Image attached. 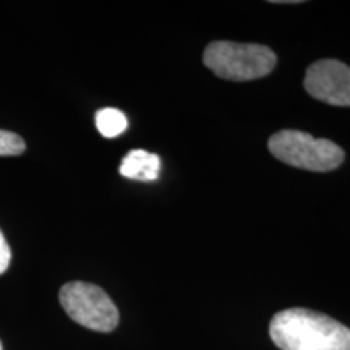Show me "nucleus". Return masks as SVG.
<instances>
[{
  "instance_id": "obj_1",
  "label": "nucleus",
  "mask_w": 350,
  "mask_h": 350,
  "mask_svg": "<svg viewBox=\"0 0 350 350\" xmlns=\"http://www.w3.org/2000/svg\"><path fill=\"white\" fill-rule=\"evenodd\" d=\"M269 336L281 350H350L347 326L306 308H288L275 314Z\"/></svg>"
},
{
  "instance_id": "obj_2",
  "label": "nucleus",
  "mask_w": 350,
  "mask_h": 350,
  "mask_svg": "<svg viewBox=\"0 0 350 350\" xmlns=\"http://www.w3.org/2000/svg\"><path fill=\"white\" fill-rule=\"evenodd\" d=\"M204 65L214 75L230 81H250L269 75L278 57L261 44L214 41L203 55Z\"/></svg>"
},
{
  "instance_id": "obj_3",
  "label": "nucleus",
  "mask_w": 350,
  "mask_h": 350,
  "mask_svg": "<svg viewBox=\"0 0 350 350\" xmlns=\"http://www.w3.org/2000/svg\"><path fill=\"white\" fill-rule=\"evenodd\" d=\"M268 148L281 163L313 172H329L344 163L342 148L300 130L278 131L269 138Z\"/></svg>"
},
{
  "instance_id": "obj_4",
  "label": "nucleus",
  "mask_w": 350,
  "mask_h": 350,
  "mask_svg": "<svg viewBox=\"0 0 350 350\" xmlns=\"http://www.w3.org/2000/svg\"><path fill=\"white\" fill-rule=\"evenodd\" d=\"M60 305L73 321L91 331L111 332L119 325V310L103 288L90 282H68L60 288Z\"/></svg>"
},
{
  "instance_id": "obj_5",
  "label": "nucleus",
  "mask_w": 350,
  "mask_h": 350,
  "mask_svg": "<svg viewBox=\"0 0 350 350\" xmlns=\"http://www.w3.org/2000/svg\"><path fill=\"white\" fill-rule=\"evenodd\" d=\"M304 86L312 98L350 107V67L334 59L318 60L306 70Z\"/></svg>"
},
{
  "instance_id": "obj_6",
  "label": "nucleus",
  "mask_w": 350,
  "mask_h": 350,
  "mask_svg": "<svg viewBox=\"0 0 350 350\" xmlns=\"http://www.w3.org/2000/svg\"><path fill=\"white\" fill-rule=\"evenodd\" d=\"M161 159L157 154L148 152L144 150H133L122 159L119 167L120 175L133 180L151 182L159 177Z\"/></svg>"
},
{
  "instance_id": "obj_7",
  "label": "nucleus",
  "mask_w": 350,
  "mask_h": 350,
  "mask_svg": "<svg viewBox=\"0 0 350 350\" xmlns=\"http://www.w3.org/2000/svg\"><path fill=\"white\" fill-rule=\"evenodd\" d=\"M126 117L119 109L106 107L96 113V126L104 138H116L126 130Z\"/></svg>"
},
{
  "instance_id": "obj_8",
  "label": "nucleus",
  "mask_w": 350,
  "mask_h": 350,
  "mask_svg": "<svg viewBox=\"0 0 350 350\" xmlns=\"http://www.w3.org/2000/svg\"><path fill=\"white\" fill-rule=\"evenodd\" d=\"M26 144L20 135L0 130V156H18L25 152Z\"/></svg>"
},
{
  "instance_id": "obj_9",
  "label": "nucleus",
  "mask_w": 350,
  "mask_h": 350,
  "mask_svg": "<svg viewBox=\"0 0 350 350\" xmlns=\"http://www.w3.org/2000/svg\"><path fill=\"white\" fill-rule=\"evenodd\" d=\"M10 258H12V252L10 247H8L5 237L0 232V274H3L10 265Z\"/></svg>"
},
{
  "instance_id": "obj_10",
  "label": "nucleus",
  "mask_w": 350,
  "mask_h": 350,
  "mask_svg": "<svg viewBox=\"0 0 350 350\" xmlns=\"http://www.w3.org/2000/svg\"><path fill=\"white\" fill-rule=\"evenodd\" d=\"M0 350H3V349H2V342H0Z\"/></svg>"
}]
</instances>
